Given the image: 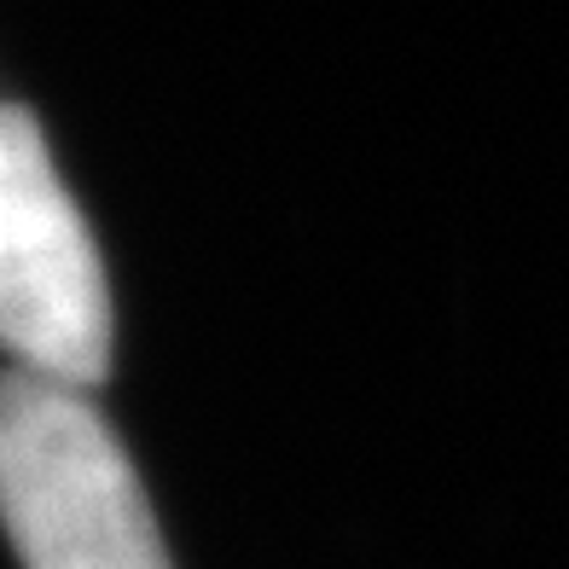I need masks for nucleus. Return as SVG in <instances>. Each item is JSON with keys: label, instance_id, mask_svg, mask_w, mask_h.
Segmentation results:
<instances>
[{"label": "nucleus", "instance_id": "nucleus-1", "mask_svg": "<svg viewBox=\"0 0 569 569\" xmlns=\"http://www.w3.org/2000/svg\"><path fill=\"white\" fill-rule=\"evenodd\" d=\"M0 523L23 569H169L111 425L70 383L0 372Z\"/></svg>", "mask_w": 569, "mask_h": 569}, {"label": "nucleus", "instance_id": "nucleus-2", "mask_svg": "<svg viewBox=\"0 0 569 569\" xmlns=\"http://www.w3.org/2000/svg\"><path fill=\"white\" fill-rule=\"evenodd\" d=\"M0 343L70 390L111 367V291L93 232L23 106L0 99Z\"/></svg>", "mask_w": 569, "mask_h": 569}]
</instances>
